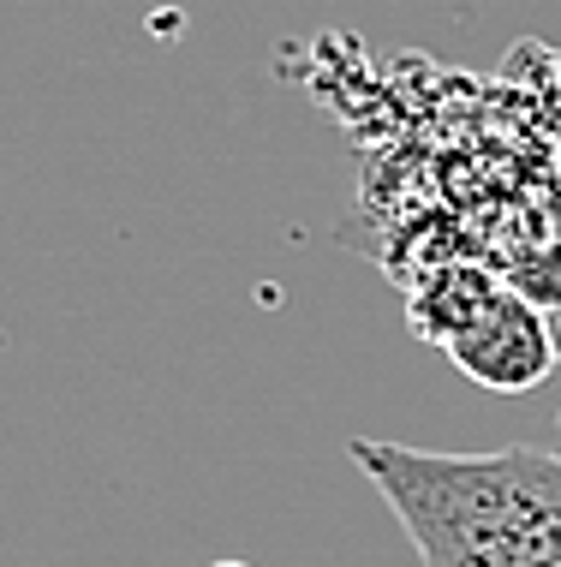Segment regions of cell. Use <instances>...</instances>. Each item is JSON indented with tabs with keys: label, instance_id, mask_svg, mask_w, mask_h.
I'll list each match as a JSON object with an SVG mask.
<instances>
[{
	"label": "cell",
	"instance_id": "277c9868",
	"mask_svg": "<svg viewBox=\"0 0 561 567\" xmlns=\"http://www.w3.org/2000/svg\"><path fill=\"white\" fill-rule=\"evenodd\" d=\"M550 341H555V359H561V305L550 311Z\"/></svg>",
	"mask_w": 561,
	"mask_h": 567
},
{
	"label": "cell",
	"instance_id": "3957f363",
	"mask_svg": "<svg viewBox=\"0 0 561 567\" xmlns=\"http://www.w3.org/2000/svg\"><path fill=\"white\" fill-rule=\"evenodd\" d=\"M502 293H508V275H496L484 264H436L413 287L406 323H413L418 341H430V347L448 352L460 334H472L484 317L496 311V299H502Z\"/></svg>",
	"mask_w": 561,
	"mask_h": 567
},
{
	"label": "cell",
	"instance_id": "6da1fadb",
	"mask_svg": "<svg viewBox=\"0 0 561 567\" xmlns=\"http://www.w3.org/2000/svg\"><path fill=\"white\" fill-rule=\"evenodd\" d=\"M353 460L424 567H561V454H436L359 436Z\"/></svg>",
	"mask_w": 561,
	"mask_h": 567
},
{
	"label": "cell",
	"instance_id": "5b68a950",
	"mask_svg": "<svg viewBox=\"0 0 561 567\" xmlns=\"http://www.w3.org/2000/svg\"><path fill=\"white\" fill-rule=\"evenodd\" d=\"M216 567H246V561H216Z\"/></svg>",
	"mask_w": 561,
	"mask_h": 567
},
{
	"label": "cell",
	"instance_id": "7a4b0ae2",
	"mask_svg": "<svg viewBox=\"0 0 561 567\" xmlns=\"http://www.w3.org/2000/svg\"><path fill=\"white\" fill-rule=\"evenodd\" d=\"M448 359H454V371L472 377L478 389H490V394H526L561 364L555 341H550V311L532 305L513 281H508V293L496 299V311L484 317L472 334H460V341L448 347Z\"/></svg>",
	"mask_w": 561,
	"mask_h": 567
}]
</instances>
